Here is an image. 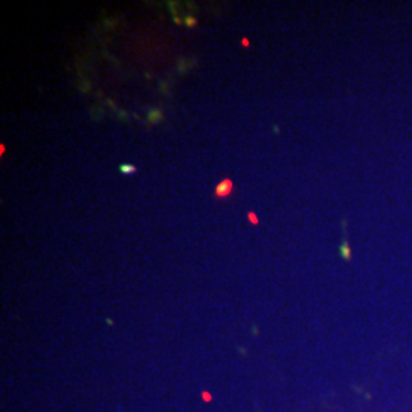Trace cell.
<instances>
[{
  "instance_id": "obj_1",
  "label": "cell",
  "mask_w": 412,
  "mask_h": 412,
  "mask_svg": "<svg viewBox=\"0 0 412 412\" xmlns=\"http://www.w3.org/2000/svg\"><path fill=\"white\" fill-rule=\"evenodd\" d=\"M232 193H234V182L229 177H224L223 180H220L217 183L215 190H214V197L217 200H221V199L229 197Z\"/></svg>"
},
{
  "instance_id": "obj_2",
  "label": "cell",
  "mask_w": 412,
  "mask_h": 412,
  "mask_svg": "<svg viewBox=\"0 0 412 412\" xmlns=\"http://www.w3.org/2000/svg\"><path fill=\"white\" fill-rule=\"evenodd\" d=\"M119 170H121L122 173H125V174H133V173L138 171L136 165H131V164H122V165L119 167Z\"/></svg>"
},
{
  "instance_id": "obj_3",
  "label": "cell",
  "mask_w": 412,
  "mask_h": 412,
  "mask_svg": "<svg viewBox=\"0 0 412 412\" xmlns=\"http://www.w3.org/2000/svg\"><path fill=\"white\" fill-rule=\"evenodd\" d=\"M185 23L188 25V26H196V25H197V20H196L194 17H186Z\"/></svg>"
},
{
  "instance_id": "obj_4",
  "label": "cell",
  "mask_w": 412,
  "mask_h": 412,
  "mask_svg": "<svg viewBox=\"0 0 412 412\" xmlns=\"http://www.w3.org/2000/svg\"><path fill=\"white\" fill-rule=\"evenodd\" d=\"M247 218H249V221H252V224H258V218H256V215L253 212H249Z\"/></svg>"
},
{
  "instance_id": "obj_5",
  "label": "cell",
  "mask_w": 412,
  "mask_h": 412,
  "mask_svg": "<svg viewBox=\"0 0 412 412\" xmlns=\"http://www.w3.org/2000/svg\"><path fill=\"white\" fill-rule=\"evenodd\" d=\"M241 45H243L244 48H247V46H249L250 43H249V40H247V39H243V40H241Z\"/></svg>"
}]
</instances>
